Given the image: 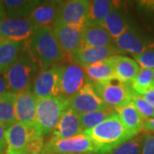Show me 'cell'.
Returning a JSON list of instances; mask_svg holds the SVG:
<instances>
[{"label": "cell", "instance_id": "6da1fadb", "mask_svg": "<svg viewBox=\"0 0 154 154\" xmlns=\"http://www.w3.org/2000/svg\"><path fill=\"white\" fill-rule=\"evenodd\" d=\"M26 47L38 63L39 71L59 65L65 58L52 27L35 28L32 38L26 42Z\"/></svg>", "mask_w": 154, "mask_h": 154}, {"label": "cell", "instance_id": "7a4b0ae2", "mask_svg": "<svg viewBox=\"0 0 154 154\" xmlns=\"http://www.w3.org/2000/svg\"><path fill=\"white\" fill-rule=\"evenodd\" d=\"M96 146L94 154H110L121 144L132 139L116 112L92 129L85 131Z\"/></svg>", "mask_w": 154, "mask_h": 154}, {"label": "cell", "instance_id": "3957f363", "mask_svg": "<svg viewBox=\"0 0 154 154\" xmlns=\"http://www.w3.org/2000/svg\"><path fill=\"white\" fill-rule=\"evenodd\" d=\"M39 72L38 63L26 47L11 65L3 73L8 91L12 94H20L30 90L34 78Z\"/></svg>", "mask_w": 154, "mask_h": 154}, {"label": "cell", "instance_id": "277c9868", "mask_svg": "<svg viewBox=\"0 0 154 154\" xmlns=\"http://www.w3.org/2000/svg\"><path fill=\"white\" fill-rule=\"evenodd\" d=\"M68 108V100L61 97L38 99L34 125L43 136L52 134Z\"/></svg>", "mask_w": 154, "mask_h": 154}, {"label": "cell", "instance_id": "5b68a950", "mask_svg": "<svg viewBox=\"0 0 154 154\" xmlns=\"http://www.w3.org/2000/svg\"><path fill=\"white\" fill-rule=\"evenodd\" d=\"M95 93L108 107L117 109L128 104L134 91L130 84L112 78L103 82H92Z\"/></svg>", "mask_w": 154, "mask_h": 154}, {"label": "cell", "instance_id": "8992f818", "mask_svg": "<svg viewBox=\"0 0 154 154\" xmlns=\"http://www.w3.org/2000/svg\"><path fill=\"white\" fill-rule=\"evenodd\" d=\"M96 146L86 134L69 139H54L45 145L42 154H94Z\"/></svg>", "mask_w": 154, "mask_h": 154}, {"label": "cell", "instance_id": "52a82bcc", "mask_svg": "<svg viewBox=\"0 0 154 154\" xmlns=\"http://www.w3.org/2000/svg\"><path fill=\"white\" fill-rule=\"evenodd\" d=\"M60 97L69 100L90 82L82 67L74 63L59 65Z\"/></svg>", "mask_w": 154, "mask_h": 154}, {"label": "cell", "instance_id": "ba28073f", "mask_svg": "<svg viewBox=\"0 0 154 154\" xmlns=\"http://www.w3.org/2000/svg\"><path fill=\"white\" fill-rule=\"evenodd\" d=\"M38 134L40 133L34 124L29 125L17 122L6 129V154H26L30 140Z\"/></svg>", "mask_w": 154, "mask_h": 154}, {"label": "cell", "instance_id": "9c48e42d", "mask_svg": "<svg viewBox=\"0 0 154 154\" xmlns=\"http://www.w3.org/2000/svg\"><path fill=\"white\" fill-rule=\"evenodd\" d=\"M59 65L39 71L34 78L30 91L38 99L60 97Z\"/></svg>", "mask_w": 154, "mask_h": 154}, {"label": "cell", "instance_id": "30bf717a", "mask_svg": "<svg viewBox=\"0 0 154 154\" xmlns=\"http://www.w3.org/2000/svg\"><path fill=\"white\" fill-rule=\"evenodd\" d=\"M89 1L69 0L62 1L56 22L67 26L83 28L88 22ZM55 22V23H56Z\"/></svg>", "mask_w": 154, "mask_h": 154}, {"label": "cell", "instance_id": "8fae6325", "mask_svg": "<svg viewBox=\"0 0 154 154\" xmlns=\"http://www.w3.org/2000/svg\"><path fill=\"white\" fill-rule=\"evenodd\" d=\"M114 46L120 52H129L134 56L153 49L154 42L137 27L132 25L121 36L116 38Z\"/></svg>", "mask_w": 154, "mask_h": 154}, {"label": "cell", "instance_id": "7c38bea8", "mask_svg": "<svg viewBox=\"0 0 154 154\" xmlns=\"http://www.w3.org/2000/svg\"><path fill=\"white\" fill-rule=\"evenodd\" d=\"M35 27L28 18H9L0 20V39L27 42L32 38Z\"/></svg>", "mask_w": 154, "mask_h": 154}, {"label": "cell", "instance_id": "4fadbf2b", "mask_svg": "<svg viewBox=\"0 0 154 154\" xmlns=\"http://www.w3.org/2000/svg\"><path fill=\"white\" fill-rule=\"evenodd\" d=\"M68 104L69 108H71L79 115L109 108L95 93L91 81L69 99Z\"/></svg>", "mask_w": 154, "mask_h": 154}, {"label": "cell", "instance_id": "5bb4252c", "mask_svg": "<svg viewBox=\"0 0 154 154\" xmlns=\"http://www.w3.org/2000/svg\"><path fill=\"white\" fill-rule=\"evenodd\" d=\"M52 28L64 57L70 58L75 52L83 47L82 28L67 26L59 22H56Z\"/></svg>", "mask_w": 154, "mask_h": 154}, {"label": "cell", "instance_id": "9a60e30c", "mask_svg": "<svg viewBox=\"0 0 154 154\" xmlns=\"http://www.w3.org/2000/svg\"><path fill=\"white\" fill-rule=\"evenodd\" d=\"M120 51L114 45L105 47H88L83 46L70 57L72 63L82 69L92 64L106 60L112 56L118 55Z\"/></svg>", "mask_w": 154, "mask_h": 154}, {"label": "cell", "instance_id": "2e32d148", "mask_svg": "<svg viewBox=\"0 0 154 154\" xmlns=\"http://www.w3.org/2000/svg\"><path fill=\"white\" fill-rule=\"evenodd\" d=\"M38 99L30 90L16 94L15 110L17 122L33 125L36 119Z\"/></svg>", "mask_w": 154, "mask_h": 154}, {"label": "cell", "instance_id": "e0dca14e", "mask_svg": "<svg viewBox=\"0 0 154 154\" xmlns=\"http://www.w3.org/2000/svg\"><path fill=\"white\" fill-rule=\"evenodd\" d=\"M61 2L62 1L40 2V4L28 17V19L35 28L39 27H52L55 24Z\"/></svg>", "mask_w": 154, "mask_h": 154}, {"label": "cell", "instance_id": "ac0fdd59", "mask_svg": "<svg viewBox=\"0 0 154 154\" xmlns=\"http://www.w3.org/2000/svg\"><path fill=\"white\" fill-rule=\"evenodd\" d=\"M132 25L128 14L120 9V6L117 4L110 11L102 23V26L114 40L126 32Z\"/></svg>", "mask_w": 154, "mask_h": 154}, {"label": "cell", "instance_id": "d6986e66", "mask_svg": "<svg viewBox=\"0 0 154 154\" xmlns=\"http://www.w3.org/2000/svg\"><path fill=\"white\" fill-rule=\"evenodd\" d=\"M80 116L71 108H68L52 132L54 139H69L82 134Z\"/></svg>", "mask_w": 154, "mask_h": 154}, {"label": "cell", "instance_id": "ffe728a7", "mask_svg": "<svg viewBox=\"0 0 154 154\" xmlns=\"http://www.w3.org/2000/svg\"><path fill=\"white\" fill-rule=\"evenodd\" d=\"M115 78L126 84H131L137 76L140 68L137 62L125 56L115 55L110 57Z\"/></svg>", "mask_w": 154, "mask_h": 154}, {"label": "cell", "instance_id": "44dd1931", "mask_svg": "<svg viewBox=\"0 0 154 154\" xmlns=\"http://www.w3.org/2000/svg\"><path fill=\"white\" fill-rule=\"evenodd\" d=\"M116 112L120 117L122 124L133 137L143 130L146 118L141 115L131 102L122 107L116 109Z\"/></svg>", "mask_w": 154, "mask_h": 154}, {"label": "cell", "instance_id": "7402d4cb", "mask_svg": "<svg viewBox=\"0 0 154 154\" xmlns=\"http://www.w3.org/2000/svg\"><path fill=\"white\" fill-rule=\"evenodd\" d=\"M83 46L105 47L114 45V39L102 25L87 23L82 28Z\"/></svg>", "mask_w": 154, "mask_h": 154}, {"label": "cell", "instance_id": "603a6c76", "mask_svg": "<svg viewBox=\"0 0 154 154\" xmlns=\"http://www.w3.org/2000/svg\"><path fill=\"white\" fill-rule=\"evenodd\" d=\"M40 2L37 0H4L5 17L28 18Z\"/></svg>", "mask_w": 154, "mask_h": 154}, {"label": "cell", "instance_id": "cb8c5ba5", "mask_svg": "<svg viewBox=\"0 0 154 154\" xmlns=\"http://www.w3.org/2000/svg\"><path fill=\"white\" fill-rule=\"evenodd\" d=\"M26 42L0 39V75L11 65L25 48Z\"/></svg>", "mask_w": 154, "mask_h": 154}, {"label": "cell", "instance_id": "d4e9b609", "mask_svg": "<svg viewBox=\"0 0 154 154\" xmlns=\"http://www.w3.org/2000/svg\"><path fill=\"white\" fill-rule=\"evenodd\" d=\"M83 69L92 82H103L115 78L114 68L110 57L106 60L86 67Z\"/></svg>", "mask_w": 154, "mask_h": 154}, {"label": "cell", "instance_id": "484cf974", "mask_svg": "<svg viewBox=\"0 0 154 154\" xmlns=\"http://www.w3.org/2000/svg\"><path fill=\"white\" fill-rule=\"evenodd\" d=\"M15 99L16 94L10 92L0 96V123L6 129L17 122Z\"/></svg>", "mask_w": 154, "mask_h": 154}, {"label": "cell", "instance_id": "4316f807", "mask_svg": "<svg viewBox=\"0 0 154 154\" xmlns=\"http://www.w3.org/2000/svg\"><path fill=\"white\" fill-rule=\"evenodd\" d=\"M116 5L110 0H94L89 1V17L88 23L102 25L105 18Z\"/></svg>", "mask_w": 154, "mask_h": 154}, {"label": "cell", "instance_id": "83f0119b", "mask_svg": "<svg viewBox=\"0 0 154 154\" xmlns=\"http://www.w3.org/2000/svg\"><path fill=\"white\" fill-rule=\"evenodd\" d=\"M115 112V109L109 107L105 110H97L94 112L79 115L83 133L99 125L100 123H102L105 121L107 117H109L110 115H112Z\"/></svg>", "mask_w": 154, "mask_h": 154}, {"label": "cell", "instance_id": "f1b7e54d", "mask_svg": "<svg viewBox=\"0 0 154 154\" xmlns=\"http://www.w3.org/2000/svg\"><path fill=\"white\" fill-rule=\"evenodd\" d=\"M133 91L139 95L142 94L148 89L154 88V69H140L137 76L130 84Z\"/></svg>", "mask_w": 154, "mask_h": 154}, {"label": "cell", "instance_id": "f546056e", "mask_svg": "<svg viewBox=\"0 0 154 154\" xmlns=\"http://www.w3.org/2000/svg\"><path fill=\"white\" fill-rule=\"evenodd\" d=\"M145 134L140 133L132 139L121 144L110 154H141Z\"/></svg>", "mask_w": 154, "mask_h": 154}, {"label": "cell", "instance_id": "4dcf8cb0", "mask_svg": "<svg viewBox=\"0 0 154 154\" xmlns=\"http://www.w3.org/2000/svg\"><path fill=\"white\" fill-rule=\"evenodd\" d=\"M130 102L145 118H154V107L147 103L141 95L134 92Z\"/></svg>", "mask_w": 154, "mask_h": 154}, {"label": "cell", "instance_id": "1f68e13d", "mask_svg": "<svg viewBox=\"0 0 154 154\" xmlns=\"http://www.w3.org/2000/svg\"><path fill=\"white\" fill-rule=\"evenodd\" d=\"M134 60L142 69H154V50H147L140 54L134 55Z\"/></svg>", "mask_w": 154, "mask_h": 154}, {"label": "cell", "instance_id": "d6a6232c", "mask_svg": "<svg viewBox=\"0 0 154 154\" xmlns=\"http://www.w3.org/2000/svg\"><path fill=\"white\" fill-rule=\"evenodd\" d=\"M141 154H154V135L151 133H145Z\"/></svg>", "mask_w": 154, "mask_h": 154}, {"label": "cell", "instance_id": "836d02e7", "mask_svg": "<svg viewBox=\"0 0 154 154\" xmlns=\"http://www.w3.org/2000/svg\"><path fill=\"white\" fill-rule=\"evenodd\" d=\"M141 96L147 103H149L152 107H154V88L148 89Z\"/></svg>", "mask_w": 154, "mask_h": 154}, {"label": "cell", "instance_id": "e575fe53", "mask_svg": "<svg viewBox=\"0 0 154 154\" xmlns=\"http://www.w3.org/2000/svg\"><path fill=\"white\" fill-rule=\"evenodd\" d=\"M143 130L146 132L151 133L154 135V118H148L146 120Z\"/></svg>", "mask_w": 154, "mask_h": 154}, {"label": "cell", "instance_id": "d590c367", "mask_svg": "<svg viewBox=\"0 0 154 154\" xmlns=\"http://www.w3.org/2000/svg\"><path fill=\"white\" fill-rule=\"evenodd\" d=\"M9 93L8 88H7V84L5 82V80L3 76V75H0V96L4 95V94Z\"/></svg>", "mask_w": 154, "mask_h": 154}, {"label": "cell", "instance_id": "8d00e7d4", "mask_svg": "<svg viewBox=\"0 0 154 154\" xmlns=\"http://www.w3.org/2000/svg\"><path fill=\"white\" fill-rule=\"evenodd\" d=\"M4 17H5V7L3 1H0V20L3 19Z\"/></svg>", "mask_w": 154, "mask_h": 154}, {"label": "cell", "instance_id": "74e56055", "mask_svg": "<svg viewBox=\"0 0 154 154\" xmlns=\"http://www.w3.org/2000/svg\"><path fill=\"white\" fill-rule=\"evenodd\" d=\"M5 147H6L5 144H3L2 142H0V152L5 149Z\"/></svg>", "mask_w": 154, "mask_h": 154}, {"label": "cell", "instance_id": "f35d334b", "mask_svg": "<svg viewBox=\"0 0 154 154\" xmlns=\"http://www.w3.org/2000/svg\"><path fill=\"white\" fill-rule=\"evenodd\" d=\"M30 154H42V152H40V153H30Z\"/></svg>", "mask_w": 154, "mask_h": 154}]
</instances>
